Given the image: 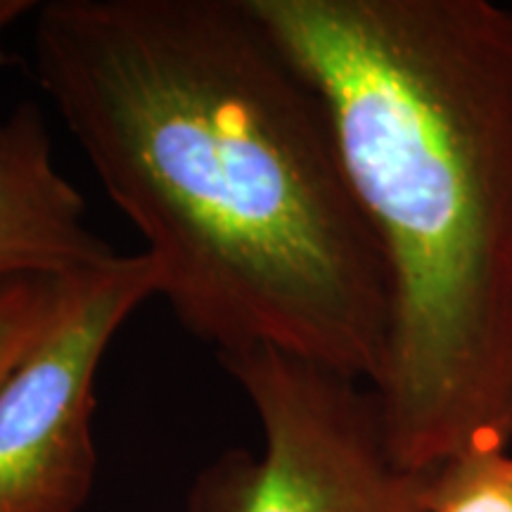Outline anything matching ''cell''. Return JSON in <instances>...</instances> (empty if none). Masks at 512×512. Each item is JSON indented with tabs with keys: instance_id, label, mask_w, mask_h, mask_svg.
<instances>
[{
	"instance_id": "cell-1",
	"label": "cell",
	"mask_w": 512,
	"mask_h": 512,
	"mask_svg": "<svg viewBox=\"0 0 512 512\" xmlns=\"http://www.w3.org/2000/svg\"><path fill=\"white\" fill-rule=\"evenodd\" d=\"M31 46L192 337L375 387L392 316L382 247L323 98L247 0H50Z\"/></svg>"
},
{
	"instance_id": "cell-2",
	"label": "cell",
	"mask_w": 512,
	"mask_h": 512,
	"mask_svg": "<svg viewBox=\"0 0 512 512\" xmlns=\"http://www.w3.org/2000/svg\"><path fill=\"white\" fill-rule=\"evenodd\" d=\"M330 114L389 273L384 434L432 472L512 441V12L247 0Z\"/></svg>"
},
{
	"instance_id": "cell-3",
	"label": "cell",
	"mask_w": 512,
	"mask_h": 512,
	"mask_svg": "<svg viewBox=\"0 0 512 512\" xmlns=\"http://www.w3.org/2000/svg\"><path fill=\"white\" fill-rule=\"evenodd\" d=\"M219 363L252 403L264 451L211 460L188 512H427L432 472L394 458L370 384L275 347Z\"/></svg>"
},
{
	"instance_id": "cell-4",
	"label": "cell",
	"mask_w": 512,
	"mask_h": 512,
	"mask_svg": "<svg viewBox=\"0 0 512 512\" xmlns=\"http://www.w3.org/2000/svg\"><path fill=\"white\" fill-rule=\"evenodd\" d=\"M152 297L145 252H117L57 278L46 323L0 384V512H79L91 498L100 363Z\"/></svg>"
},
{
	"instance_id": "cell-5",
	"label": "cell",
	"mask_w": 512,
	"mask_h": 512,
	"mask_svg": "<svg viewBox=\"0 0 512 512\" xmlns=\"http://www.w3.org/2000/svg\"><path fill=\"white\" fill-rule=\"evenodd\" d=\"M117 254L86 223V200L57 169L46 114L19 102L0 114V285L62 278Z\"/></svg>"
},
{
	"instance_id": "cell-6",
	"label": "cell",
	"mask_w": 512,
	"mask_h": 512,
	"mask_svg": "<svg viewBox=\"0 0 512 512\" xmlns=\"http://www.w3.org/2000/svg\"><path fill=\"white\" fill-rule=\"evenodd\" d=\"M427 512H512L510 448H475L432 470Z\"/></svg>"
},
{
	"instance_id": "cell-7",
	"label": "cell",
	"mask_w": 512,
	"mask_h": 512,
	"mask_svg": "<svg viewBox=\"0 0 512 512\" xmlns=\"http://www.w3.org/2000/svg\"><path fill=\"white\" fill-rule=\"evenodd\" d=\"M57 278H24L0 285V384L46 323Z\"/></svg>"
},
{
	"instance_id": "cell-8",
	"label": "cell",
	"mask_w": 512,
	"mask_h": 512,
	"mask_svg": "<svg viewBox=\"0 0 512 512\" xmlns=\"http://www.w3.org/2000/svg\"><path fill=\"white\" fill-rule=\"evenodd\" d=\"M36 10L38 3L34 0H0V36L17 22H22L24 17L36 15Z\"/></svg>"
}]
</instances>
